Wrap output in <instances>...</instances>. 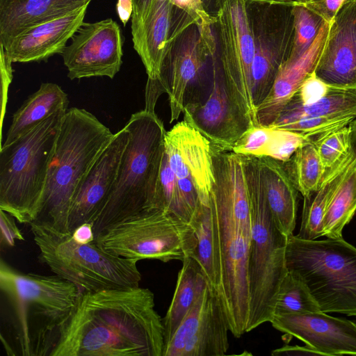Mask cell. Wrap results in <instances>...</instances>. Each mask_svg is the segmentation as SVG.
Segmentation results:
<instances>
[{
  "label": "cell",
  "mask_w": 356,
  "mask_h": 356,
  "mask_svg": "<svg viewBox=\"0 0 356 356\" xmlns=\"http://www.w3.org/2000/svg\"><path fill=\"white\" fill-rule=\"evenodd\" d=\"M356 118V88L330 86L327 94L309 105L301 104L293 96L269 126L282 124L303 117L345 116Z\"/></svg>",
  "instance_id": "f1b7e54d"
},
{
  "label": "cell",
  "mask_w": 356,
  "mask_h": 356,
  "mask_svg": "<svg viewBox=\"0 0 356 356\" xmlns=\"http://www.w3.org/2000/svg\"><path fill=\"white\" fill-rule=\"evenodd\" d=\"M293 14L295 28L294 39L292 50L287 61L297 60L309 49L321 27L325 23L319 15L293 3Z\"/></svg>",
  "instance_id": "e575fe53"
},
{
  "label": "cell",
  "mask_w": 356,
  "mask_h": 356,
  "mask_svg": "<svg viewBox=\"0 0 356 356\" xmlns=\"http://www.w3.org/2000/svg\"><path fill=\"white\" fill-rule=\"evenodd\" d=\"M314 72L330 86L356 88V0H348L329 24Z\"/></svg>",
  "instance_id": "d6986e66"
},
{
  "label": "cell",
  "mask_w": 356,
  "mask_h": 356,
  "mask_svg": "<svg viewBox=\"0 0 356 356\" xmlns=\"http://www.w3.org/2000/svg\"><path fill=\"white\" fill-rule=\"evenodd\" d=\"M205 290L188 312L171 339L165 346L163 356H181L186 343L201 319L204 307Z\"/></svg>",
  "instance_id": "74e56055"
},
{
  "label": "cell",
  "mask_w": 356,
  "mask_h": 356,
  "mask_svg": "<svg viewBox=\"0 0 356 356\" xmlns=\"http://www.w3.org/2000/svg\"><path fill=\"white\" fill-rule=\"evenodd\" d=\"M190 225L195 239L191 257L199 264L208 284L217 293L220 283L218 249L210 204H200Z\"/></svg>",
  "instance_id": "f546056e"
},
{
  "label": "cell",
  "mask_w": 356,
  "mask_h": 356,
  "mask_svg": "<svg viewBox=\"0 0 356 356\" xmlns=\"http://www.w3.org/2000/svg\"><path fill=\"white\" fill-rule=\"evenodd\" d=\"M227 321L216 291L209 284L204 311L181 356H221L229 349Z\"/></svg>",
  "instance_id": "d4e9b609"
},
{
  "label": "cell",
  "mask_w": 356,
  "mask_h": 356,
  "mask_svg": "<svg viewBox=\"0 0 356 356\" xmlns=\"http://www.w3.org/2000/svg\"><path fill=\"white\" fill-rule=\"evenodd\" d=\"M287 270L307 285L320 310L356 317V248L342 237L305 240L289 236Z\"/></svg>",
  "instance_id": "52a82bcc"
},
{
  "label": "cell",
  "mask_w": 356,
  "mask_h": 356,
  "mask_svg": "<svg viewBox=\"0 0 356 356\" xmlns=\"http://www.w3.org/2000/svg\"><path fill=\"white\" fill-rule=\"evenodd\" d=\"M226 0H202L206 12L213 18L216 19L220 9Z\"/></svg>",
  "instance_id": "c3c4849f"
},
{
  "label": "cell",
  "mask_w": 356,
  "mask_h": 356,
  "mask_svg": "<svg viewBox=\"0 0 356 356\" xmlns=\"http://www.w3.org/2000/svg\"><path fill=\"white\" fill-rule=\"evenodd\" d=\"M125 127L129 139L109 197L93 222L95 236L111 226L156 210L167 131L155 111L145 109L133 113Z\"/></svg>",
  "instance_id": "277c9868"
},
{
  "label": "cell",
  "mask_w": 356,
  "mask_h": 356,
  "mask_svg": "<svg viewBox=\"0 0 356 356\" xmlns=\"http://www.w3.org/2000/svg\"><path fill=\"white\" fill-rule=\"evenodd\" d=\"M73 239L78 243L87 244L95 241L93 225L85 223L79 226L71 234Z\"/></svg>",
  "instance_id": "bcb514c9"
},
{
  "label": "cell",
  "mask_w": 356,
  "mask_h": 356,
  "mask_svg": "<svg viewBox=\"0 0 356 356\" xmlns=\"http://www.w3.org/2000/svg\"><path fill=\"white\" fill-rule=\"evenodd\" d=\"M283 164L295 186L304 197L316 191L321 185L325 169L312 140L302 144Z\"/></svg>",
  "instance_id": "1f68e13d"
},
{
  "label": "cell",
  "mask_w": 356,
  "mask_h": 356,
  "mask_svg": "<svg viewBox=\"0 0 356 356\" xmlns=\"http://www.w3.org/2000/svg\"><path fill=\"white\" fill-rule=\"evenodd\" d=\"M116 10L120 19L125 26L132 16L134 10L132 0H118L116 4Z\"/></svg>",
  "instance_id": "7dc6e473"
},
{
  "label": "cell",
  "mask_w": 356,
  "mask_h": 356,
  "mask_svg": "<svg viewBox=\"0 0 356 356\" xmlns=\"http://www.w3.org/2000/svg\"><path fill=\"white\" fill-rule=\"evenodd\" d=\"M113 136L87 110H67L49 165L39 211L31 223L57 234H70L67 218L72 200Z\"/></svg>",
  "instance_id": "3957f363"
},
{
  "label": "cell",
  "mask_w": 356,
  "mask_h": 356,
  "mask_svg": "<svg viewBox=\"0 0 356 356\" xmlns=\"http://www.w3.org/2000/svg\"><path fill=\"white\" fill-rule=\"evenodd\" d=\"M243 156L251 213L248 332L273 318L276 294L287 271L285 250L289 237L278 229L273 219L259 158Z\"/></svg>",
  "instance_id": "5b68a950"
},
{
  "label": "cell",
  "mask_w": 356,
  "mask_h": 356,
  "mask_svg": "<svg viewBox=\"0 0 356 356\" xmlns=\"http://www.w3.org/2000/svg\"><path fill=\"white\" fill-rule=\"evenodd\" d=\"M30 227L40 261L81 291L139 286L138 261L111 254L95 241L81 244L71 234H57L33 223Z\"/></svg>",
  "instance_id": "ba28073f"
},
{
  "label": "cell",
  "mask_w": 356,
  "mask_h": 356,
  "mask_svg": "<svg viewBox=\"0 0 356 356\" xmlns=\"http://www.w3.org/2000/svg\"><path fill=\"white\" fill-rule=\"evenodd\" d=\"M258 158L273 219L289 237L296 227L298 191L282 162L267 156Z\"/></svg>",
  "instance_id": "cb8c5ba5"
},
{
  "label": "cell",
  "mask_w": 356,
  "mask_h": 356,
  "mask_svg": "<svg viewBox=\"0 0 356 356\" xmlns=\"http://www.w3.org/2000/svg\"><path fill=\"white\" fill-rule=\"evenodd\" d=\"M60 55L70 79L108 76L122 64L123 39L119 24L108 18L83 22Z\"/></svg>",
  "instance_id": "9a60e30c"
},
{
  "label": "cell",
  "mask_w": 356,
  "mask_h": 356,
  "mask_svg": "<svg viewBox=\"0 0 356 356\" xmlns=\"http://www.w3.org/2000/svg\"><path fill=\"white\" fill-rule=\"evenodd\" d=\"M177 8L191 17L201 29L211 30L216 19L211 17L205 10L202 0H170Z\"/></svg>",
  "instance_id": "ab89813d"
},
{
  "label": "cell",
  "mask_w": 356,
  "mask_h": 356,
  "mask_svg": "<svg viewBox=\"0 0 356 356\" xmlns=\"http://www.w3.org/2000/svg\"><path fill=\"white\" fill-rule=\"evenodd\" d=\"M212 57V86L201 102L185 104L184 121L205 137L211 145L231 150L252 125L232 100L218 60Z\"/></svg>",
  "instance_id": "2e32d148"
},
{
  "label": "cell",
  "mask_w": 356,
  "mask_h": 356,
  "mask_svg": "<svg viewBox=\"0 0 356 356\" xmlns=\"http://www.w3.org/2000/svg\"><path fill=\"white\" fill-rule=\"evenodd\" d=\"M213 29L192 22L176 34L168 47L159 79H147V86L160 96L168 95L170 122L183 113L192 86L200 81L207 64L217 52Z\"/></svg>",
  "instance_id": "4fadbf2b"
},
{
  "label": "cell",
  "mask_w": 356,
  "mask_h": 356,
  "mask_svg": "<svg viewBox=\"0 0 356 356\" xmlns=\"http://www.w3.org/2000/svg\"><path fill=\"white\" fill-rule=\"evenodd\" d=\"M272 355H322L318 351L310 348L308 346H289L286 345L282 348L273 350Z\"/></svg>",
  "instance_id": "ee69618b"
},
{
  "label": "cell",
  "mask_w": 356,
  "mask_h": 356,
  "mask_svg": "<svg viewBox=\"0 0 356 356\" xmlns=\"http://www.w3.org/2000/svg\"><path fill=\"white\" fill-rule=\"evenodd\" d=\"M92 0H0V44L24 30L66 15Z\"/></svg>",
  "instance_id": "603a6c76"
},
{
  "label": "cell",
  "mask_w": 356,
  "mask_h": 356,
  "mask_svg": "<svg viewBox=\"0 0 356 356\" xmlns=\"http://www.w3.org/2000/svg\"><path fill=\"white\" fill-rule=\"evenodd\" d=\"M213 26L220 65L229 96L245 117L257 125L251 91L254 47L245 0H226Z\"/></svg>",
  "instance_id": "7c38bea8"
},
{
  "label": "cell",
  "mask_w": 356,
  "mask_h": 356,
  "mask_svg": "<svg viewBox=\"0 0 356 356\" xmlns=\"http://www.w3.org/2000/svg\"><path fill=\"white\" fill-rule=\"evenodd\" d=\"M0 70L1 80V127L3 125V120L6 112L8 90L13 79L12 61L5 54L3 48L0 45Z\"/></svg>",
  "instance_id": "7bdbcfd3"
},
{
  "label": "cell",
  "mask_w": 356,
  "mask_h": 356,
  "mask_svg": "<svg viewBox=\"0 0 356 356\" xmlns=\"http://www.w3.org/2000/svg\"><path fill=\"white\" fill-rule=\"evenodd\" d=\"M329 24L325 22L309 49L299 58L286 60L282 65L270 93L256 109L258 124L270 125L304 80L314 71L327 38Z\"/></svg>",
  "instance_id": "7402d4cb"
},
{
  "label": "cell",
  "mask_w": 356,
  "mask_h": 356,
  "mask_svg": "<svg viewBox=\"0 0 356 356\" xmlns=\"http://www.w3.org/2000/svg\"><path fill=\"white\" fill-rule=\"evenodd\" d=\"M245 7L254 47L251 91L257 109L291 54L295 31L293 3L245 0Z\"/></svg>",
  "instance_id": "8fae6325"
},
{
  "label": "cell",
  "mask_w": 356,
  "mask_h": 356,
  "mask_svg": "<svg viewBox=\"0 0 356 356\" xmlns=\"http://www.w3.org/2000/svg\"><path fill=\"white\" fill-rule=\"evenodd\" d=\"M193 19L170 0H154L146 17L131 27L134 48L145 66L147 79H159L174 36Z\"/></svg>",
  "instance_id": "ffe728a7"
},
{
  "label": "cell",
  "mask_w": 356,
  "mask_h": 356,
  "mask_svg": "<svg viewBox=\"0 0 356 356\" xmlns=\"http://www.w3.org/2000/svg\"><path fill=\"white\" fill-rule=\"evenodd\" d=\"M68 104L67 95L58 84L42 83L13 115L2 145L13 143L56 112L68 110Z\"/></svg>",
  "instance_id": "484cf974"
},
{
  "label": "cell",
  "mask_w": 356,
  "mask_h": 356,
  "mask_svg": "<svg viewBox=\"0 0 356 356\" xmlns=\"http://www.w3.org/2000/svg\"><path fill=\"white\" fill-rule=\"evenodd\" d=\"M308 140L310 139L292 131L261 126L259 157L267 156L286 163Z\"/></svg>",
  "instance_id": "836d02e7"
},
{
  "label": "cell",
  "mask_w": 356,
  "mask_h": 356,
  "mask_svg": "<svg viewBox=\"0 0 356 356\" xmlns=\"http://www.w3.org/2000/svg\"><path fill=\"white\" fill-rule=\"evenodd\" d=\"M165 154L193 212L209 206L215 180L210 142L183 120L166 131Z\"/></svg>",
  "instance_id": "5bb4252c"
},
{
  "label": "cell",
  "mask_w": 356,
  "mask_h": 356,
  "mask_svg": "<svg viewBox=\"0 0 356 356\" xmlns=\"http://www.w3.org/2000/svg\"><path fill=\"white\" fill-rule=\"evenodd\" d=\"M88 5L61 17L30 27L8 41L0 44L13 63L47 61L60 54L83 22Z\"/></svg>",
  "instance_id": "44dd1931"
},
{
  "label": "cell",
  "mask_w": 356,
  "mask_h": 356,
  "mask_svg": "<svg viewBox=\"0 0 356 356\" xmlns=\"http://www.w3.org/2000/svg\"><path fill=\"white\" fill-rule=\"evenodd\" d=\"M15 219L10 214L0 209V246L1 250L13 247L16 241L24 239L22 232L15 224Z\"/></svg>",
  "instance_id": "b9f144b4"
},
{
  "label": "cell",
  "mask_w": 356,
  "mask_h": 356,
  "mask_svg": "<svg viewBox=\"0 0 356 356\" xmlns=\"http://www.w3.org/2000/svg\"><path fill=\"white\" fill-rule=\"evenodd\" d=\"M2 343L10 355H50L80 289L56 275L23 273L0 262Z\"/></svg>",
  "instance_id": "7a4b0ae2"
},
{
  "label": "cell",
  "mask_w": 356,
  "mask_h": 356,
  "mask_svg": "<svg viewBox=\"0 0 356 356\" xmlns=\"http://www.w3.org/2000/svg\"><path fill=\"white\" fill-rule=\"evenodd\" d=\"M263 1H281L283 0H263Z\"/></svg>",
  "instance_id": "f907efd6"
},
{
  "label": "cell",
  "mask_w": 356,
  "mask_h": 356,
  "mask_svg": "<svg viewBox=\"0 0 356 356\" xmlns=\"http://www.w3.org/2000/svg\"><path fill=\"white\" fill-rule=\"evenodd\" d=\"M348 128L350 148L356 159V118L348 124Z\"/></svg>",
  "instance_id": "681fc988"
},
{
  "label": "cell",
  "mask_w": 356,
  "mask_h": 356,
  "mask_svg": "<svg viewBox=\"0 0 356 356\" xmlns=\"http://www.w3.org/2000/svg\"><path fill=\"white\" fill-rule=\"evenodd\" d=\"M270 323L322 355H356V323L351 321L318 311L275 315Z\"/></svg>",
  "instance_id": "ac0fdd59"
},
{
  "label": "cell",
  "mask_w": 356,
  "mask_h": 356,
  "mask_svg": "<svg viewBox=\"0 0 356 356\" xmlns=\"http://www.w3.org/2000/svg\"><path fill=\"white\" fill-rule=\"evenodd\" d=\"M355 159L351 150L334 168L326 174L319 187L304 197L302 220L298 237L314 240L323 236L321 223L328 204L350 165Z\"/></svg>",
  "instance_id": "83f0119b"
},
{
  "label": "cell",
  "mask_w": 356,
  "mask_h": 356,
  "mask_svg": "<svg viewBox=\"0 0 356 356\" xmlns=\"http://www.w3.org/2000/svg\"><path fill=\"white\" fill-rule=\"evenodd\" d=\"M348 0H293L296 5L302 6L330 23Z\"/></svg>",
  "instance_id": "60d3db41"
},
{
  "label": "cell",
  "mask_w": 356,
  "mask_h": 356,
  "mask_svg": "<svg viewBox=\"0 0 356 356\" xmlns=\"http://www.w3.org/2000/svg\"><path fill=\"white\" fill-rule=\"evenodd\" d=\"M60 110L0 149V209L20 223L37 217L63 118Z\"/></svg>",
  "instance_id": "8992f818"
},
{
  "label": "cell",
  "mask_w": 356,
  "mask_h": 356,
  "mask_svg": "<svg viewBox=\"0 0 356 356\" xmlns=\"http://www.w3.org/2000/svg\"><path fill=\"white\" fill-rule=\"evenodd\" d=\"M355 118L352 115L303 117L289 121L277 128L300 134L314 140L322 135L348 126Z\"/></svg>",
  "instance_id": "8d00e7d4"
},
{
  "label": "cell",
  "mask_w": 356,
  "mask_h": 356,
  "mask_svg": "<svg viewBox=\"0 0 356 356\" xmlns=\"http://www.w3.org/2000/svg\"><path fill=\"white\" fill-rule=\"evenodd\" d=\"M210 207L218 249L220 283L217 294L229 331L240 337L246 332L249 315L251 233L243 230L228 209L211 195Z\"/></svg>",
  "instance_id": "30bf717a"
},
{
  "label": "cell",
  "mask_w": 356,
  "mask_h": 356,
  "mask_svg": "<svg viewBox=\"0 0 356 356\" xmlns=\"http://www.w3.org/2000/svg\"><path fill=\"white\" fill-rule=\"evenodd\" d=\"M356 211V159L336 189L321 223L323 236L342 237L343 227Z\"/></svg>",
  "instance_id": "4dcf8cb0"
},
{
  "label": "cell",
  "mask_w": 356,
  "mask_h": 356,
  "mask_svg": "<svg viewBox=\"0 0 356 356\" xmlns=\"http://www.w3.org/2000/svg\"><path fill=\"white\" fill-rule=\"evenodd\" d=\"M154 293L138 286L80 291L51 356H163Z\"/></svg>",
  "instance_id": "6da1fadb"
},
{
  "label": "cell",
  "mask_w": 356,
  "mask_h": 356,
  "mask_svg": "<svg viewBox=\"0 0 356 356\" xmlns=\"http://www.w3.org/2000/svg\"><path fill=\"white\" fill-rule=\"evenodd\" d=\"M134 10L131 16V27L140 23L147 16L154 0H132Z\"/></svg>",
  "instance_id": "f6af8a7d"
},
{
  "label": "cell",
  "mask_w": 356,
  "mask_h": 356,
  "mask_svg": "<svg viewBox=\"0 0 356 356\" xmlns=\"http://www.w3.org/2000/svg\"><path fill=\"white\" fill-rule=\"evenodd\" d=\"M318 311V304L302 277L296 272L287 270L276 294L273 316Z\"/></svg>",
  "instance_id": "d6a6232c"
},
{
  "label": "cell",
  "mask_w": 356,
  "mask_h": 356,
  "mask_svg": "<svg viewBox=\"0 0 356 356\" xmlns=\"http://www.w3.org/2000/svg\"><path fill=\"white\" fill-rule=\"evenodd\" d=\"M115 256L139 261H183L195 245L191 225L163 210L142 213L98 234L94 241Z\"/></svg>",
  "instance_id": "9c48e42d"
},
{
  "label": "cell",
  "mask_w": 356,
  "mask_h": 356,
  "mask_svg": "<svg viewBox=\"0 0 356 356\" xmlns=\"http://www.w3.org/2000/svg\"><path fill=\"white\" fill-rule=\"evenodd\" d=\"M207 285V278L196 260L191 257L185 258L178 273L171 303L163 319L165 346Z\"/></svg>",
  "instance_id": "4316f807"
},
{
  "label": "cell",
  "mask_w": 356,
  "mask_h": 356,
  "mask_svg": "<svg viewBox=\"0 0 356 356\" xmlns=\"http://www.w3.org/2000/svg\"><path fill=\"white\" fill-rule=\"evenodd\" d=\"M129 139V131L124 126L114 134L86 175L70 207L67 218L70 234L83 224L93 225L104 208L115 182Z\"/></svg>",
  "instance_id": "e0dca14e"
},
{
  "label": "cell",
  "mask_w": 356,
  "mask_h": 356,
  "mask_svg": "<svg viewBox=\"0 0 356 356\" xmlns=\"http://www.w3.org/2000/svg\"><path fill=\"white\" fill-rule=\"evenodd\" d=\"M312 141L323 165L324 176L337 166L350 152L348 125L322 135Z\"/></svg>",
  "instance_id": "d590c367"
},
{
  "label": "cell",
  "mask_w": 356,
  "mask_h": 356,
  "mask_svg": "<svg viewBox=\"0 0 356 356\" xmlns=\"http://www.w3.org/2000/svg\"><path fill=\"white\" fill-rule=\"evenodd\" d=\"M330 85L325 83L313 72L304 80L293 97L302 105L316 102L327 92Z\"/></svg>",
  "instance_id": "f35d334b"
}]
</instances>
